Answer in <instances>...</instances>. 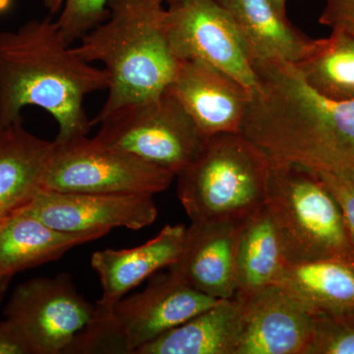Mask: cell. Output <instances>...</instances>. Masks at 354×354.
<instances>
[{
  "label": "cell",
  "mask_w": 354,
  "mask_h": 354,
  "mask_svg": "<svg viewBox=\"0 0 354 354\" xmlns=\"http://www.w3.org/2000/svg\"><path fill=\"white\" fill-rule=\"evenodd\" d=\"M257 87L250 91L241 133L272 162L316 172H354V101L318 94L293 64L253 62Z\"/></svg>",
  "instance_id": "6da1fadb"
},
{
  "label": "cell",
  "mask_w": 354,
  "mask_h": 354,
  "mask_svg": "<svg viewBox=\"0 0 354 354\" xmlns=\"http://www.w3.org/2000/svg\"><path fill=\"white\" fill-rule=\"evenodd\" d=\"M108 88L106 72L77 55L53 16L0 32V129L22 120L26 106H38L57 122L55 141L88 135L84 100Z\"/></svg>",
  "instance_id": "7a4b0ae2"
},
{
  "label": "cell",
  "mask_w": 354,
  "mask_h": 354,
  "mask_svg": "<svg viewBox=\"0 0 354 354\" xmlns=\"http://www.w3.org/2000/svg\"><path fill=\"white\" fill-rule=\"evenodd\" d=\"M165 0H109V16L87 32L74 51L99 62L109 76L108 97L97 121L116 109L164 94L179 62L165 30Z\"/></svg>",
  "instance_id": "3957f363"
},
{
  "label": "cell",
  "mask_w": 354,
  "mask_h": 354,
  "mask_svg": "<svg viewBox=\"0 0 354 354\" xmlns=\"http://www.w3.org/2000/svg\"><path fill=\"white\" fill-rule=\"evenodd\" d=\"M270 158L241 133L205 141L177 174V196L191 223L243 221L264 206Z\"/></svg>",
  "instance_id": "277c9868"
},
{
  "label": "cell",
  "mask_w": 354,
  "mask_h": 354,
  "mask_svg": "<svg viewBox=\"0 0 354 354\" xmlns=\"http://www.w3.org/2000/svg\"><path fill=\"white\" fill-rule=\"evenodd\" d=\"M265 206L288 264L332 258L354 262L341 209L315 171L270 160Z\"/></svg>",
  "instance_id": "5b68a950"
},
{
  "label": "cell",
  "mask_w": 354,
  "mask_h": 354,
  "mask_svg": "<svg viewBox=\"0 0 354 354\" xmlns=\"http://www.w3.org/2000/svg\"><path fill=\"white\" fill-rule=\"evenodd\" d=\"M167 271L121 298L104 320H92L65 353L136 354L142 346L218 304Z\"/></svg>",
  "instance_id": "8992f818"
},
{
  "label": "cell",
  "mask_w": 354,
  "mask_h": 354,
  "mask_svg": "<svg viewBox=\"0 0 354 354\" xmlns=\"http://www.w3.org/2000/svg\"><path fill=\"white\" fill-rule=\"evenodd\" d=\"M172 172L88 135L55 141L43 190L153 195L167 190Z\"/></svg>",
  "instance_id": "52a82bcc"
},
{
  "label": "cell",
  "mask_w": 354,
  "mask_h": 354,
  "mask_svg": "<svg viewBox=\"0 0 354 354\" xmlns=\"http://www.w3.org/2000/svg\"><path fill=\"white\" fill-rule=\"evenodd\" d=\"M95 138L177 176L199 155L206 139L171 91L104 116Z\"/></svg>",
  "instance_id": "ba28073f"
},
{
  "label": "cell",
  "mask_w": 354,
  "mask_h": 354,
  "mask_svg": "<svg viewBox=\"0 0 354 354\" xmlns=\"http://www.w3.org/2000/svg\"><path fill=\"white\" fill-rule=\"evenodd\" d=\"M165 30L178 62H203L234 77L249 91L257 87L245 44L234 21L216 0H178L169 4Z\"/></svg>",
  "instance_id": "9c48e42d"
},
{
  "label": "cell",
  "mask_w": 354,
  "mask_h": 354,
  "mask_svg": "<svg viewBox=\"0 0 354 354\" xmlns=\"http://www.w3.org/2000/svg\"><path fill=\"white\" fill-rule=\"evenodd\" d=\"M4 315L22 330L32 354L65 353L94 318L95 305L77 292L68 276L59 274L21 283Z\"/></svg>",
  "instance_id": "30bf717a"
},
{
  "label": "cell",
  "mask_w": 354,
  "mask_h": 354,
  "mask_svg": "<svg viewBox=\"0 0 354 354\" xmlns=\"http://www.w3.org/2000/svg\"><path fill=\"white\" fill-rule=\"evenodd\" d=\"M152 195L39 191L23 211L62 232L125 227L138 230L152 225L158 209Z\"/></svg>",
  "instance_id": "8fae6325"
},
{
  "label": "cell",
  "mask_w": 354,
  "mask_h": 354,
  "mask_svg": "<svg viewBox=\"0 0 354 354\" xmlns=\"http://www.w3.org/2000/svg\"><path fill=\"white\" fill-rule=\"evenodd\" d=\"M241 305L234 354H307L313 318L279 286L236 292Z\"/></svg>",
  "instance_id": "7c38bea8"
},
{
  "label": "cell",
  "mask_w": 354,
  "mask_h": 354,
  "mask_svg": "<svg viewBox=\"0 0 354 354\" xmlns=\"http://www.w3.org/2000/svg\"><path fill=\"white\" fill-rule=\"evenodd\" d=\"M169 90L205 139L241 133L250 91L234 77L203 62L181 60Z\"/></svg>",
  "instance_id": "4fadbf2b"
},
{
  "label": "cell",
  "mask_w": 354,
  "mask_h": 354,
  "mask_svg": "<svg viewBox=\"0 0 354 354\" xmlns=\"http://www.w3.org/2000/svg\"><path fill=\"white\" fill-rule=\"evenodd\" d=\"M243 221L191 223L183 251L169 271L208 297H234L237 292V245Z\"/></svg>",
  "instance_id": "5bb4252c"
},
{
  "label": "cell",
  "mask_w": 354,
  "mask_h": 354,
  "mask_svg": "<svg viewBox=\"0 0 354 354\" xmlns=\"http://www.w3.org/2000/svg\"><path fill=\"white\" fill-rule=\"evenodd\" d=\"M185 225H167L146 243L130 249H106L93 254L91 264L99 276L102 295L93 320L108 318L114 305L153 272L174 264L185 239Z\"/></svg>",
  "instance_id": "9a60e30c"
},
{
  "label": "cell",
  "mask_w": 354,
  "mask_h": 354,
  "mask_svg": "<svg viewBox=\"0 0 354 354\" xmlns=\"http://www.w3.org/2000/svg\"><path fill=\"white\" fill-rule=\"evenodd\" d=\"M55 141L28 131L22 120L0 129V218L24 209L43 189Z\"/></svg>",
  "instance_id": "2e32d148"
},
{
  "label": "cell",
  "mask_w": 354,
  "mask_h": 354,
  "mask_svg": "<svg viewBox=\"0 0 354 354\" xmlns=\"http://www.w3.org/2000/svg\"><path fill=\"white\" fill-rule=\"evenodd\" d=\"M234 21L251 62L281 60L297 64L314 39L293 27L270 0H216Z\"/></svg>",
  "instance_id": "e0dca14e"
},
{
  "label": "cell",
  "mask_w": 354,
  "mask_h": 354,
  "mask_svg": "<svg viewBox=\"0 0 354 354\" xmlns=\"http://www.w3.org/2000/svg\"><path fill=\"white\" fill-rule=\"evenodd\" d=\"M109 232H62L22 209L0 227V276L13 278L18 272L59 259L74 247L97 241Z\"/></svg>",
  "instance_id": "ac0fdd59"
},
{
  "label": "cell",
  "mask_w": 354,
  "mask_h": 354,
  "mask_svg": "<svg viewBox=\"0 0 354 354\" xmlns=\"http://www.w3.org/2000/svg\"><path fill=\"white\" fill-rule=\"evenodd\" d=\"M311 316L354 312V262L286 263L278 285Z\"/></svg>",
  "instance_id": "d6986e66"
},
{
  "label": "cell",
  "mask_w": 354,
  "mask_h": 354,
  "mask_svg": "<svg viewBox=\"0 0 354 354\" xmlns=\"http://www.w3.org/2000/svg\"><path fill=\"white\" fill-rule=\"evenodd\" d=\"M239 316V298L221 299L142 346L136 354H234Z\"/></svg>",
  "instance_id": "ffe728a7"
},
{
  "label": "cell",
  "mask_w": 354,
  "mask_h": 354,
  "mask_svg": "<svg viewBox=\"0 0 354 354\" xmlns=\"http://www.w3.org/2000/svg\"><path fill=\"white\" fill-rule=\"evenodd\" d=\"M286 263L274 221L264 205L242 223L237 245V292L278 285Z\"/></svg>",
  "instance_id": "44dd1931"
},
{
  "label": "cell",
  "mask_w": 354,
  "mask_h": 354,
  "mask_svg": "<svg viewBox=\"0 0 354 354\" xmlns=\"http://www.w3.org/2000/svg\"><path fill=\"white\" fill-rule=\"evenodd\" d=\"M310 87L337 101H354V37L332 31L314 39L311 50L295 64Z\"/></svg>",
  "instance_id": "7402d4cb"
},
{
  "label": "cell",
  "mask_w": 354,
  "mask_h": 354,
  "mask_svg": "<svg viewBox=\"0 0 354 354\" xmlns=\"http://www.w3.org/2000/svg\"><path fill=\"white\" fill-rule=\"evenodd\" d=\"M109 0H43L65 41L71 44L101 24L109 16Z\"/></svg>",
  "instance_id": "603a6c76"
},
{
  "label": "cell",
  "mask_w": 354,
  "mask_h": 354,
  "mask_svg": "<svg viewBox=\"0 0 354 354\" xmlns=\"http://www.w3.org/2000/svg\"><path fill=\"white\" fill-rule=\"evenodd\" d=\"M307 354H354V312L312 316Z\"/></svg>",
  "instance_id": "cb8c5ba5"
},
{
  "label": "cell",
  "mask_w": 354,
  "mask_h": 354,
  "mask_svg": "<svg viewBox=\"0 0 354 354\" xmlns=\"http://www.w3.org/2000/svg\"><path fill=\"white\" fill-rule=\"evenodd\" d=\"M316 174L339 205L344 225L354 246L353 184L348 177L342 174H328V172H316Z\"/></svg>",
  "instance_id": "d4e9b609"
},
{
  "label": "cell",
  "mask_w": 354,
  "mask_h": 354,
  "mask_svg": "<svg viewBox=\"0 0 354 354\" xmlns=\"http://www.w3.org/2000/svg\"><path fill=\"white\" fill-rule=\"evenodd\" d=\"M319 22L332 31L354 37V0H326Z\"/></svg>",
  "instance_id": "484cf974"
},
{
  "label": "cell",
  "mask_w": 354,
  "mask_h": 354,
  "mask_svg": "<svg viewBox=\"0 0 354 354\" xmlns=\"http://www.w3.org/2000/svg\"><path fill=\"white\" fill-rule=\"evenodd\" d=\"M0 354H32V349L22 330L12 321L0 322Z\"/></svg>",
  "instance_id": "4316f807"
},
{
  "label": "cell",
  "mask_w": 354,
  "mask_h": 354,
  "mask_svg": "<svg viewBox=\"0 0 354 354\" xmlns=\"http://www.w3.org/2000/svg\"><path fill=\"white\" fill-rule=\"evenodd\" d=\"M10 216H2V218H0V227H1V225L6 223L7 218ZM11 279H12V278H9V277L0 276V304H1L2 300L6 297L9 285H10L11 283Z\"/></svg>",
  "instance_id": "83f0119b"
},
{
  "label": "cell",
  "mask_w": 354,
  "mask_h": 354,
  "mask_svg": "<svg viewBox=\"0 0 354 354\" xmlns=\"http://www.w3.org/2000/svg\"><path fill=\"white\" fill-rule=\"evenodd\" d=\"M270 2L279 13L286 16V0H270Z\"/></svg>",
  "instance_id": "f1b7e54d"
},
{
  "label": "cell",
  "mask_w": 354,
  "mask_h": 354,
  "mask_svg": "<svg viewBox=\"0 0 354 354\" xmlns=\"http://www.w3.org/2000/svg\"><path fill=\"white\" fill-rule=\"evenodd\" d=\"M11 0H0V12L6 11L10 6Z\"/></svg>",
  "instance_id": "f546056e"
},
{
  "label": "cell",
  "mask_w": 354,
  "mask_h": 354,
  "mask_svg": "<svg viewBox=\"0 0 354 354\" xmlns=\"http://www.w3.org/2000/svg\"><path fill=\"white\" fill-rule=\"evenodd\" d=\"M344 176L348 177L349 180H351V183H353L354 185V172H351V174H346V176Z\"/></svg>",
  "instance_id": "4dcf8cb0"
},
{
  "label": "cell",
  "mask_w": 354,
  "mask_h": 354,
  "mask_svg": "<svg viewBox=\"0 0 354 354\" xmlns=\"http://www.w3.org/2000/svg\"><path fill=\"white\" fill-rule=\"evenodd\" d=\"M176 1H178V0H165V3H167V6H169V4L174 3V2Z\"/></svg>",
  "instance_id": "1f68e13d"
}]
</instances>
